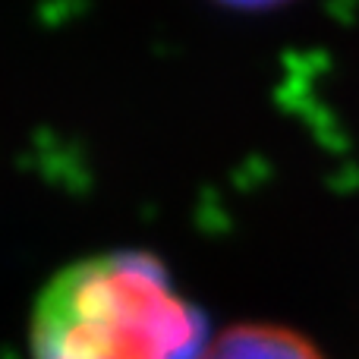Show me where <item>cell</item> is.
Returning a JSON list of instances; mask_svg holds the SVG:
<instances>
[{
  "label": "cell",
  "mask_w": 359,
  "mask_h": 359,
  "mask_svg": "<svg viewBox=\"0 0 359 359\" xmlns=\"http://www.w3.org/2000/svg\"><path fill=\"white\" fill-rule=\"evenodd\" d=\"M217 4L233 6V10L255 13V10H274V6H284V4H290V0H217Z\"/></svg>",
  "instance_id": "3"
},
{
  "label": "cell",
  "mask_w": 359,
  "mask_h": 359,
  "mask_svg": "<svg viewBox=\"0 0 359 359\" xmlns=\"http://www.w3.org/2000/svg\"><path fill=\"white\" fill-rule=\"evenodd\" d=\"M205 322L161 262L104 252L69 265L32 316L35 359H198Z\"/></svg>",
  "instance_id": "1"
},
{
  "label": "cell",
  "mask_w": 359,
  "mask_h": 359,
  "mask_svg": "<svg viewBox=\"0 0 359 359\" xmlns=\"http://www.w3.org/2000/svg\"><path fill=\"white\" fill-rule=\"evenodd\" d=\"M198 359H325V353L293 328L246 322L221 331Z\"/></svg>",
  "instance_id": "2"
}]
</instances>
